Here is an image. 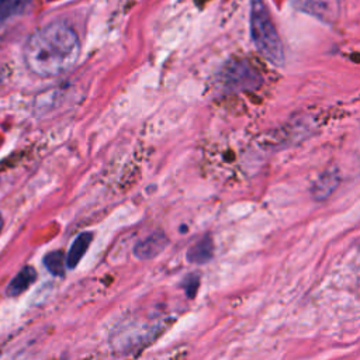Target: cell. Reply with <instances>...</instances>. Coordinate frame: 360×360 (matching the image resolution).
I'll use <instances>...</instances> for the list:
<instances>
[{"label": "cell", "mask_w": 360, "mask_h": 360, "mask_svg": "<svg viewBox=\"0 0 360 360\" xmlns=\"http://www.w3.org/2000/svg\"><path fill=\"white\" fill-rule=\"evenodd\" d=\"M79 53L76 31L63 21H53L31 34L24 48V60L37 76L55 77L70 70Z\"/></svg>", "instance_id": "obj_1"}, {"label": "cell", "mask_w": 360, "mask_h": 360, "mask_svg": "<svg viewBox=\"0 0 360 360\" xmlns=\"http://www.w3.org/2000/svg\"><path fill=\"white\" fill-rule=\"evenodd\" d=\"M250 34L263 58L274 65L284 62L281 39L263 0H250Z\"/></svg>", "instance_id": "obj_2"}, {"label": "cell", "mask_w": 360, "mask_h": 360, "mask_svg": "<svg viewBox=\"0 0 360 360\" xmlns=\"http://www.w3.org/2000/svg\"><path fill=\"white\" fill-rule=\"evenodd\" d=\"M301 11L323 22H335L339 17V0H292Z\"/></svg>", "instance_id": "obj_3"}, {"label": "cell", "mask_w": 360, "mask_h": 360, "mask_svg": "<svg viewBox=\"0 0 360 360\" xmlns=\"http://www.w3.org/2000/svg\"><path fill=\"white\" fill-rule=\"evenodd\" d=\"M224 82L226 86H231L239 90V89H248L250 86H257L259 79L256 72H253L249 65L243 62H236L225 70Z\"/></svg>", "instance_id": "obj_4"}, {"label": "cell", "mask_w": 360, "mask_h": 360, "mask_svg": "<svg viewBox=\"0 0 360 360\" xmlns=\"http://www.w3.org/2000/svg\"><path fill=\"white\" fill-rule=\"evenodd\" d=\"M169 239L162 232H155L135 245L134 255L141 260H150L162 253Z\"/></svg>", "instance_id": "obj_5"}, {"label": "cell", "mask_w": 360, "mask_h": 360, "mask_svg": "<svg viewBox=\"0 0 360 360\" xmlns=\"http://www.w3.org/2000/svg\"><path fill=\"white\" fill-rule=\"evenodd\" d=\"M37 280V270L32 266H24L6 287L7 297H17L27 291Z\"/></svg>", "instance_id": "obj_6"}, {"label": "cell", "mask_w": 360, "mask_h": 360, "mask_svg": "<svg viewBox=\"0 0 360 360\" xmlns=\"http://www.w3.org/2000/svg\"><path fill=\"white\" fill-rule=\"evenodd\" d=\"M91 240H93V233H90V232H83L79 236H76V239L70 245V249H69L68 255L65 256L66 269L72 270L79 264V262L82 260V257L87 252Z\"/></svg>", "instance_id": "obj_7"}, {"label": "cell", "mask_w": 360, "mask_h": 360, "mask_svg": "<svg viewBox=\"0 0 360 360\" xmlns=\"http://www.w3.org/2000/svg\"><path fill=\"white\" fill-rule=\"evenodd\" d=\"M214 256V245L211 238L204 236L200 240H197L194 245H191L187 250V260L193 264H205L208 263Z\"/></svg>", "instance_id": "obj_8"}, {"label": "cell", "mask_w": 360, "mask_h": 360, "mask_svg": "<svg viewBox=\"0 0 360 360\" xmlns=\"http://www.w3.org/2000/svg\"><path fill=\"white\" fill-rule=\"evenodd\" d=\"M339 184V174L336 172L323 173L312 186L311 194L315 200L322 201L328 198Z\"/></svg>", "instance_id": "obj_9"}, {"label": "cell", "mask_w": 360, "mask_h": 360, "mask_svg": "<svg viewBox=\"0 0 360 360\" xmlns=\"http://www.w3.org/2000/svg\"><path fill=\"white\" fill-rule=\"evenodd\" d=\"M44 266L46 270L53 274L63 277L65 276V269H66V262H65V253L62 250H52L44 256Z\"/></svg>", "instance_id": "obj_10"}, {"label": "cell", "mask_w": 360, "mask_h": 360, "mask_svg": "<svg viewBox=\"0 0 360 360\" xmlns=\"http://www.w3.org/2000/svg\"><path fill=\"white\" fill-rule=\"evenodd\" d=\"M31 0H0V21L21 14Z\"/></svg>", "instance_id": "obj_11"}, {"label": "cell", "mask_w": 360, "mask_h": 360, "mask_svg": "<svg viewBox=\"0 0 360 360\" xmlns=\"http://www.w3.org/2000/svg\"><path fill=\"white\" fill-rule=\"evenodd\" d=\"M198 284H200V277L195 276V274H190L187 278H186V284H184V288H186V292L188 297H194L195 295V291L198 288Z\"/></svg>", "instance_id": "obj_12"}, {"label": "cell", "mask_w": 360, "mask_h": 360, "mask_svg": "<svg viewBox=\"0 0 360 360\" xmlns=\"http://www.w3.org/2000/svg\"><path fill=\"white\" fill-rule=\"evenodd\" d=\"M3 215H1V212H0V232H1V229H3Z\"/></svg>", "instance_id": "obj_13"}]
</instances>
